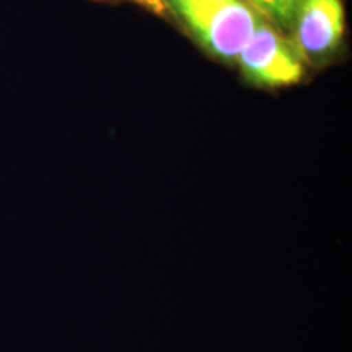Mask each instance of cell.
<instances>
[{
    "mask_svg": "<svg viewBox=\"0 0 352 352\" xmlns=\"http://www.w3.org/2000/svg\"><path fill=\"white\" fill-rule=\"evenodd\" d=\"M189 36L223 64H235L261 15L246 0H164Z\"/></svg>",
    "mask_w": 352,
    "mask_h": 352,
    "instance_id": "6da1fadb",
    "label": "cell"
},
{
    "mask_svg": "<svg viewBox=\"0 0 352 352\" xmlns=\"http://www.w3.org/2000/svg\"><path fill=\"white\" fill-rule=\"evenodd\" d=\"M236 64L245 80L261 88L294 85L305 74V63L290 38L263 16L239 54Z\"/></svg>",
    "mask_w": 352,
    "mask_h": 352,
    "instance_id": "7a4b0ae2",
    "label": "cell"
},
{
    "mask_svg": "<svg viewBox=\"0 0 352 352\" xmlns=\"http://www.w3.org/2000/svg\"><path fill=\"white\" fill-rule=\"evenodd\" d=\"M287 36L305 64L331 60L344 38L342 0H300Z\"/></svg>",
    "mask_w": 352,
    "mask_h": 352,
    "instance_id": "3957f363",
    "label": "cell"
},
{
    "mask_svg": "<svg viewBox=\"0 0 352 352\" xmlns=\"http://www.w3.org/2000/svg\"><path fill=\"white\" fill-rule=\"evenodd\" d=\"M264 20L287 34L300 0H246Z\"/></svg>",
    "mask_w": 352,
    "mask_h": 352,
    "instance_id": "277c9868",
    "label": "cell"
},
{
    "mask_svg": "<svg viewBox=\"0 0 352 352\" xmlns=\"http://www.w3.org/2000/svg\"><path fill=\"white\" fill-rule=\"evenodd\" d=\"M129 2L138 3V6L147 8V10H151L153 13H157V15H164L165 13L164 0H129Z\"/></svg>",
    "mask_w": 352,
    "mask_h": 352,
    "instance_id": "5b68a950",
    "label": "cell"
}]
</instances>
